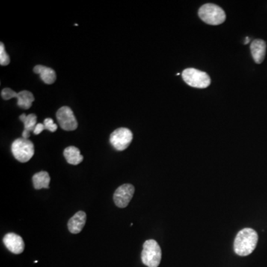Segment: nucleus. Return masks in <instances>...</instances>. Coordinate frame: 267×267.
<instances>
[{"label": "nucleus", "instance_id": "obj_7", "mask_svg": "<svg viewBox=\"0 0 267 267\" xmlns=\"http://www.w3.org/2000/svg\"><path fill=\"white\" fill-rule=\"evenodd\" d=\"M1 97L4 100H8L12 98L17 99V105L23 109H28L32 105L34 101V96L31 92L28 90H22L19 93H16L14 90L9 88L3 89L1 92Z\"/></svg>", "mask_w": 267, "mask_h": 267}, {"label": "nucleus", "instance_id": "obj_19", "mask_svg": "<svg viewBox=\"0 0 267 267\" xmlns=\"http://www.w3.org/2000/svg\"><path fill=\"white\" fill-rule=\"evenodd\" d=\"M249 43H250V38H249V37H247V38H246L245 43H244V44L246 45Z\"/></svg>", "mask_w": 267, "mask_h": 267}, {"label": "nucleus", "instance_id": "obj_1", "mask_svg": "<svg viewBox=\"0 0 267 267\" xmlns=\"http://www.w3.org/2000/svg\"><path fill=\"white\" fill-rule=\"evenodd\" d=\"M259 241L257 232L251 228H246L238 232L234 242V250L240 256H247L253 253Z\"/></svg>", "mask_w": 267, "mask_h": 267}, {"label": "nucleus", "instance_id": "obj_15", "mask_svg": "<svg viewBox=\"0 0 267 267\" xmlns=\"http://www.w3.org/2000/svg\"><path fill=\"white\" fill-rule=\"evenodd\" d=\"M66 161L71 165H78L84 161V156L81 154V151L75 146H69L63 152Z\"/></svg>", "mask_w": 267, "mask_h": 267}, {"label": "nucleus", "instance_id": "obj_3", "mask_svg": "<svg viewBox=\"0 0 267 267\" xmlns=\"http://www.w3.org/2000/svg\"><path fill=\"white\" fill-rule=\"evenodd\" d=\"M162 252L155 240H148L143 244L141 253L142 262L148 267H158L161 262Z\"/></svg>", "mask_w": 267, "mask_h": 267}, {"label": "nucleus", "instance_id": "obj_16", "mask_svg": "<svg viewBox=\"0 0 267 267\" xmlns=\"http://www.w3.org/2000/svg\"><path fill=\"white\" fill-rule=\"evenodd\" d=\"M34 188L39 190L41 188H49L51 178L47 172L42 171L34 175L32 178Z\"/></svg>", "mask_w": 267, "mask_h": 267}, {"label": "nucleus", "instance_id": "obj_2", "mask_svg": "<svg viewBox=\"0 0 267 267\" xmlns=\"http://www.w3.org/2000/svg\"><path fill=\"white\" fill-rule=\"evenodd\" d=\"M198 15L203 22L209 25H221L226 20L224 10L212 3H208L201 6L199 9Z\"/></svg>", "mask_w": 267, "mask_h": 267}, {"label": "nucleus", "instance_id": "obj_9", "mask_svg": "<svg viewBox=\"0 0 267 267\" xmlns=\"http://www.w3.org/2000/svg\"><path fill=\"white\" fill-rule=\"evenodd\" d=\"M134 191L135 188L132 184L120 185L114 194V201L116 206L119 208H126L133 197Z\"/></svg>", "mask_w": 267, "mask_h": 267}, {"label": "nucleus", "instance_id": "obj_14", "mask_svg": "<svg viewBox=\"0 0 267 267\" xmlns=\"http://www.w3.org/2000/svg\"><path fill=\"white\" fill-rule=\"evenodd\" d=\"M34 73L40 75L42 81L48 85L54 84L57 79L55 71L46 66H40V65L36 66L34 67Z\"/></svg>", "mask_w": 267, "mask_h": 267}, {"label": "nucleus", "instance_id": "obj_12", "mask_svg": "<svg viewBox=\"0 0 267 267\" xmlns=\"http://www.w3.org/2000/svg\"><path fill=\"white\" fill-rule=\"evenodd\" d=\"M87 222V214L83 211L77 212L68 223L69 232L72 234H78L83 230Z\"/></svg>", "mask_w": 267, "mask_h": 267}, {"label": "nucleus", "instance_id": "obj_13", "mask_svg": "<svg viewBox=\"0 0 267 267\" xmlns=\"http://www.w3.org/2000/svg\"><path fill=\"white\" fill-rule=\"evenodd\" d=\"M19 119L24 123V126H25L24 127L25 129L22 132V138L28 139L30 137V133L31 132H34L37 126V115L34 114H30L28 115L22 114V115L19 116Z\"/></svg>", "mask_w": 267, "mask_h": 267}, {"label": "nucleus", "instance_id": "obj_18", "mask_svg": "<svg viewBox=\"0 0 267 267\" xmlns=\"http://www.w3.org/2000/svg\"><path fill=\"white\" fill-rule=\"evenodd\" d=\"M10 63V58L4 49V45L0 43V64L1 66H7Z\"/></svg>", "mask_w": 267, "mask_h": 267}, {"label": "nucleus", "instance_id": "obj_8", "mask_svg": "<svg viewBox=\"0 0 267 267\" xmlns=\"http://www.w3.org/2000/svg\"><path fill=\"white\" fill-rule=\"evenodd\" d=\"M57 119L60 127L65 131L76 130L78 126L76 117L69 106H63L57 111Z\"/></svg>", "mask_w": 267, "mask_h": 267}, {"label": "nucleus", "instance_id": "obj_17", "mask_svg": "<svg viewBox=\"0 0 267 267\" xmlns=\"http://www.w3.org/2000/svg\"><path fill=\"white\" fill-rule=\"evenodd\" d=\"M44 130H48L51 132H54L57 130V124L54 123V120L52 119L46 118L45 119L44 123H37L35 129H34V134L38 135Z\"/></svg>", "mask_w": 267, "mask_h": 267}, {"label": "nucleus", "instance_id": "obj_4", "mask_svg": "<svg viewBox=\"0 0 267 267\" xmlns=\"http://www.w3.org/2000/svg\"><path fill=\"white\" fill-rule=\"evenodd\" d=\"M11 152L18 161L26 163L34 156V146L28 139L18 138L12 143Z\"/></svg>", "mask_w": 267, "mask_h": 267}, {"label": "nucleus", "instance_id": "obj_5", "mask_svg": "<svg viewBox=\"0 0 267 267\" xmlns=\"http://www.w3.org/2000/svg\"><path fill=\"white\" fill-rule=\"evenodd\" d=\"M182 78L185 84L194 88L206 89L211 84L210 78L206 72L192 68L185 69L182 72Z\"/></svg>", "mask_w": 267, "mask_h": 267}, {"label": "nucleus", "instance_id": "obj_6", "mask_svg": "<svg viewBox=\"0 0 267 267\" xmlns=\"http://www.w3.org/2000/svg\"><path fill=\"white\" fill-rule=\"evenodd\" d=\"M133 140L132 131L127 128H119L110 136V143L117 151H124L129 147Z\"/></svg>", "mask_w": 267, "mask_h": 267}, {"label": "nucleus", "instance_id": "obj_11", "mask_svg": "<svg viewBox=\"0 0 267 267\" xmlns=\"http://www.w3.org/2000/svg\"><path fill=\"white\" fill-rule=\"evenodd\" d=\"M252 56L253 60L257 64H261L264 61L266 55L267 43L264 40L258 39L253 40V43L250 45Z\"/></svg>", "mask_w": 267, "mask_h": 267}, {"label": "nucleus", "instance_id": "obj_10", "mask_svg": "<svg viewBox=\"0 0 267 267\" xmlns=\"http://www.w3.org/2000/svg\"><path fill=\"white\" fill-rule=\"evenodd\" d=\"M3 243L6 248L13 254H21L25 249L23 239L15 233H8L3 238Z\"/></svg>", "mask_w": 267, "mask_h": 267}]
</instances>
